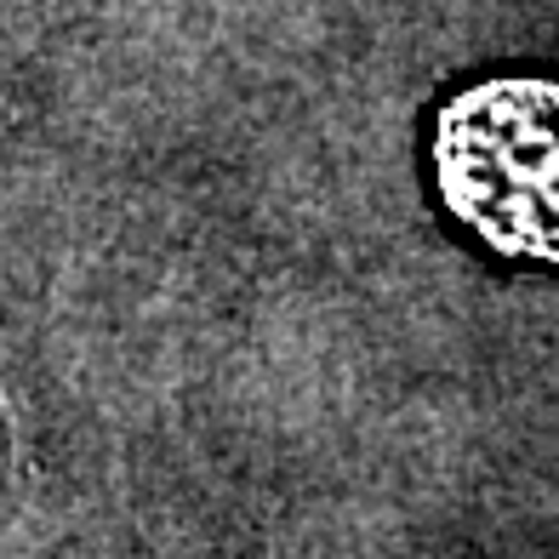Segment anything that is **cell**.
<instances>
[{
  "label": "cell",
  "mask_w": 559,
  "mask_h": 559,
  "mask_svg": "<svg viewBox=\"0 0 559 559\" xmlns=\"http://www.w3.org/2000/svg\"><path fill=\"white\" fill-rule=\"evenodd\" d=\"M445 206L514 263H559V81L491 74L435 120Z\"/></svg>",
  "instance_id": "1"
},
{
  "label": "cell",
  "mask_w": 559,
  "mask_h": 559,
  "mask_svg": "<svg viewBox=\"0 0 559 559\" xmlns=\"http://www.w3.org/2000/svg\"><path fill=\"white\" fill-rule=\"evenodd\" d=\"M7 486H12V474H7V417H0V508H7Z\"/></svg>",
  "instance_id": "2"
}]
</instances>
